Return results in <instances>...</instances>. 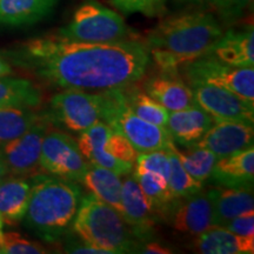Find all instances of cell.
<instances>
[{
    "instance_id": "cell-17",
    "label": "cell",
    "mask_w": 254,
    "mask_h": 254,
    "mask_svg": "<svg viewBox=\"0 0 254 254\" xmlns=\"http://www.w3.org/2000/svg\"><path fill=\"white\" fill-rule=\"evenodd\" d=\"M144 91L170 112L198 105L190 85L180 78L179 73L159 72L152 75L145 81Z\"/></svg>"
},
{
    "instance_id": "cell-28",
    "label": "cell",
    "mask_w": 254,
    "mask_h": 254,
    "mask_svg": "<svg viewBox=\"0 0 254 254\" xmlns=\"http://www.w3.org/2000/svg\"><path fill=\"white\" fill-rule=\"evenodd\" d=\"M41 113L30 107H8L0 110V146L18 138L39 119Z\"/></svg>"
},
{
    "instance_id": "cell-3",
    "label": "cell",
    "mask_w": 254,
    "mask_h": 254,
    "mask_svg": "<svg viewBox=\"0 0 254 254\" xmlns=\"http://www.w3.org/2000/svg\"><path fill=\"white\" fill-rule=\"evenodd\" d=\"M32 178V190L24 225L45 243H58L68 233L82 198L75 182L46 173Z\"/></svg>"
},
{
    "instance_id": "cell-29",
    "label": "cell",
    "mask_w": 254,
    "mask_h": 254,
    "mask_svg": "<svg viewBox=\"0 0 254 254\" xmlns=\"http://www.w3.org/2000/svg\"><path fill=\"white\" fill-rule=\"evenodd\" d=\"M173 150L183 167L193 179L200 184L208 182L214 165L219 159L213 152L195 146H190L187 147L186 152H182L178 150L176 145L173 146Z\"/></svg>"
},
{
    "instance_id": "cell-14",
    "label": "cell",
    "mask_w": 254,
    "mask_h": 254,
    "mask_svg": "<svg viewBox=\"0 0 254 254\" xmlns=\"http://www.w3.org/2000/svg\"><path fill=\"white\" fill-rule=\"evenodd\" d=\"M167 222L177 232L189 236H199L213 227V204L208 190H201L195 194L179 199Z\"/></svg>"
},
{
    "instance_id": "cell-22",
    "label": "cell",
    "mask_w": 254,
    "mask_h": 254,
    "mask_svg": "<svg viewBox=\"0 0 254 254\" xmlns=\"http://www.w3.org/2000/svg\"><path fill=\"white\" fill-rule=\"evenodd\" d=\"M193 249L202 254H252L254 238L240 237L224 227L213 226L196 236Z\"/></svg>"
},
{
    "instance_id": "cell-4",
    "label": "cell",
    "mask_w": 254,
    "mask_h": 254,
    "mask_svg": "<svg viewBox=\"0 0 254 254\" xmlns=\"http://www.w3.org/2000/svg\"><path fill=\"white\" fill-rule=\"evenodd\" d=\"M72 227L82 241L107 254L136 253L140 244L122 214L94 194L81 198Z\"/></svg>"
},
{
    "instance_id": "cell-21",
    "label": "cell",
    "mask_w": 254,
    "mask_h": 254,
    "mask_svg": "<svg viewBox=\"0 0 254 254\" xmlns=\"http://www.w3.org/2000/svg\"><path fill=\"white\" fill-rule=\"evenodd\" d=\"M32 178L7 176L0 182V217L9 224L21 221L27 211Z\"/></svg>"
},
{
    "instance_id": "cell-32",
    "label": "cell",
    "mask_w": 254,
    "mask_h": 254,
    "mask_svg": "<svg viewBox=\"0 0 254 254\" xmlns=\"http://www.w3.org/2000/svg\"><path fill=\"white\" fill-rule=\"evenodd\" d=\"M167 0H110V4L125 14L141 13L154 18L166 11Z\"/></svg>"
},
{
    "instance_id": "cell-25",
    "label": "cell",
    "mask_w": 254,
    "mask_h": 254,
    "mask_svg": "<svg viewBox=\"0 0 254 254\" xmlns=\"http://www.w3.org/2000/svg\"><path fill=\"white\" fill-rule=\"evenodd\" d=\"M81 183L91 190L92 194L101 201L112 206L120 213L122 209V176L109 168L90 165Z\"/></svg>"
},
{
    "instance_id": "cell-23",
    "label": "cell",
    "mask_w": 254,
    "mask_h": 254,
    "mask_svg": "<svg viewBox=\"0 0 254 254\" xmlns=\"http://www.w3.org/2000/svg\"><path fill=\"white\" fill-rule=\"evenodd\" d=\"M58 0H0V26H25L51 14Z\"/></svg>"
},
{
    "instance_id": "cell-2",
    "label": "cell",
    "mask_w": 254,
    "mask_h": 254,
    "mask_svg": "<svg viewBox=\"0 0 254 254\" xmlns=\"http://www.w3.org/2000/svg\"><path fill=\"white\" fill-rule=\"evenodd\" d=\"M224 33L220 21L206 11L172 14L148 32L145 45L159 72L179 73L204 56Z\"/></svg>"
},
{
    "instance_id": "cell-6",
    "label": "cell",
    "mask_w": 254,
    "mask_h": 254,
    "mask_svg": "<svg viewBox=\"0 0 254 254\" xmlns=\"http://www.w3.org/2000/svg\"><path fill=\"white\" fill-rule=\"evenodd\" d=\"M57 34L68 40L93 44L134 39V33L122 15L95 0H85L75 9L71 21L59 28Z\"/></svg>"
},
{
    "instance_id": "cell-36",
    "label": "cell",
    "mask_w": 254,
    "mask_h": 254,
    "mask_svg": "<svg viewBox=\"0 0 254 254\" xmlns=\"http://www.w3.org/2000/svg\"><path fill=\"white\" fill-rule=\"evenodd\" d=\"M237 236L254 238V211L238 215L222 226Z\"/></svg>"
},
{
    "instance_id": "cell-13",
    "label": "cell",
    "mask_w": 254,
    "mask_h": 254,
    "mask_svg": "<svg viewBox=\"0 0 254 254\" xmlns=\"http://www.w3.org/2000/svg\"><path fill=\"white\" fill-rule=\"evenodd\" d=\"M253 124L214 120L211 128L193 146L213 152L220 159L246 150L253 146Z\"/></svg>"
},
{
    "instance_id": "cell-31",
    "label": "cell",
    "mask_w": 254,
    "mask_h": 254,
    "mask_svg": "<svg viewBox=\"0 0 254 254\" xmlns=\"http://www.w3.org/2000/svg\"><path fill=\"white\" fill-rule=\"evenodd\" d=\"M134 165V172L157 173L164 177L168 182L171 165L167 150H158L139 153Z\"/></svg>"
},
{
    "instance_id": "cell-1",
    "label": "cell",
    "mask_w": 254,
    "mask_h": 254,
    "mask_svg": "<svg viewBox=\"0 0 254 254\" xmlns=\"http://www.w3.org/2000/svg\"><path fill=\"white\" fill-rule=\"evenodd\" d=\"M2 55L47 84L86 92L125 88L138 82L151 58L145 43L135 39L93 44L57 33L32 39Z\"/></svg>"
},
{
    "instance_id": "cell-12",
    "label": "cell",
    "mask_w": 254,
    "mask_h": 254,
    "mask_svg": "<svg viewBox=\"0 0 254 254\" xmlns=\"http://www.w3.org/2000/svg\"><path fill=\"white\" fill-rule=\"evenodd\" d=\"M120 214L139 243L154 239V227L158 219L146 200L134 176L126 174L122 187Z\"/></svg>"
},
{
    "instance_id": "cell-16",
    "label": "cell",
    "mask_w": 254,
    "mask_h": 254,
    "mask_svg": "<svg viewBox=\"0 0 254 254\" xmlns=\"http://www.w3.org/2000/svg\"><path fill=\"white\" fill-rule=\"evenodd\" d=\"M206 55L234 67H253V25L243 28H231L227 32H224Z\"/></svg>"
},
{
    "instance_id": "cell-26",
    "label": "cell",
    "mask_w": 254,
    "mask_h": 254,
    "mask_svg": "<svg viewBox=\"0 0 254 254\" xmlns=\"http://www.w3.org/2000/svg\"><path fill=\"white\" fill-rule=\"evenodd\" d=\"M41 103V92L33 81L12 74L0 77V110L8 107L34 109Z\"/></svg>"
},
{
    "instance_id": "cell-7",
    "label": "cell",
    "mask_w": 254,
    "mask_h": 254,
    "mask_svg": "<svg viewBox=\"0 0 254 254\" xmlns=\"http://www.w3.org/2000/svg\"><path fill=\"white\" fill-rule=\"evenodd\" d=\"M189 82H205L225 88L254 103V68L234 67L211 56H201L182 66Z\"/></svg>"
},
{
    "instance_id": "cell-40",
    "label": "cell",
    "mask_w": 254,
    "mask_h": 254,
    "mask_svg": "<svg viewBox=\"0 0 254 254\" xmlns=\"http://www.w3.org/2000/svg\"><path fill=\"white\" fill-rule=\"evenodd\" d=\"M9 74H13V67L9 60L2 53H0V77Z\"/></svg>"
},
{
    "instance_id": "cell-18",
    "label": "cell",
    "mask_w": 254,
    "mask_h": 254,
    "mask_svg": "<svg viewBox=\"0 0 254 254\" xmlns=\"http://www.w3.org/2000/svg\"><path fill=\"white\" fill-rule=\"evenodd\" d=\"M215 186L253 189L254 148L253 146L227 157L218 159L211 178Z\"/></svg>"
},
{
    "instance_id": "cell-15",
    "label": "cell",
    "mask_w": 254,
    "mask_h": 254,
    "mask_svg": "<svg viewBox=\"0 0 254 254\" xmlns=\"http://www.w3.org/2000/svg\"><path fill=\"white\" fill-rule=\"evenodd\" d=\"M111 132L112 128L103 120H100L93 126L80 132L77 140L79 150L90 165L109 168L124 177L132 172L133 165L124 163L107 151V140Z\"/></svg>"
},
{
    "instance_id": "cell-19",
    "label": "cell",
    "mask_w": 254,
    "mask_h": 254,
    "mask_svg": "<svg viewBox=\"0 0 254 254\" xmlns=\"http://www.w3.org/2000/svg\"><path fill=\"white\" fill-rule=\"evenodd\" d=\"M214 120L199 105L168 113L167 131L174 144L190 147L211 128Z\"/></svg>"
},
{
    "instance_id": "cell-41",
    "label": "cell",
    "mask_w": 254,
    "mask_h": 254,
    "mask_svg": "<svg viewBox=\"0 0 254 254\" xmlns=\"http://www.w3.org/2000/svg\"><path fill=\"white\" fill-rule=\"evenodd\" d=\"M8 176V171H7V167H6V165L4 163V160H2L1 155H0V182H1L4 178H6Z\"/></svg>"
},
{
    "instance_id": "cell-34",
    "label": "cell",
    "mask_w": 254,
    "mask_h": 254,
    "mask_svg": "<svg viewBox=\"0 0 254 254\" xmlns=\"http://www.w3.org/2000/svg\"><path fill=\"white\" fill-rule=\"evenodd\" d=\"M47 253L45 247L37 241L28 240L15 232L2 233L0 254H43Z\"/></svg>"
},
{
    "instance_id": "cell-20",
    "label": "cell",
    "mask_w": 254,
    "mask_h": 254,
    "mask_svg": "<svg viewBox=\"0 0 254 254\" xmlns=\"http://www.w3.org/2000/svg\"><path fill=\"white\" fill-rule=\"evenodd\" d=\"M213 204L214 226L222 227L238 215L254 209L253 189L217 186L208 190Z\"/></svg>"
},
{
    "instance_id": "cell-27",
    "label": "cell",
    "mask_w": 254,
    "mask_h": 254,
    "mask_svg": "<svg viewBox=\"0 0 254 254\" xmlns=\"http://www.w3.org/2000/svg\"><path fill=\"white\" fill-rule=\"evenodd\" d=\"M134 84L124 88L126 93L127 103H128L131 110L145 122L167 129L170 111L165 109L163 105L159 104L158 101H155L144 90L135 87Z\"/></svg>"
},
{
    "instance_id": "cell-5",
    "label": "cell",
    "mask_w": 254,
    "mask_h": 254,
    "mask_svg": "<svg viewBox=\"0 0 254 254\" xmlns=\"http://www.w3.org/2000/svg\"><path fill=\"white\" fill-rule=\"evenodd\" d=\"M101 120L125 138L139 153L168 150L173 139L166 128L145 122L133 112L124 88L100 92Z\"/></svg>"
},
{
    "instance_id": "cell-38",
    "label": "cell",
    "mask_w": 254,
    "mask_h": 254,
    "mask_svg": "<svg viewBox=\"0 0 254 254\" xmlns=\"http://www.w3.org/2000/svg\"><path fill=\"white\" fill-rule=\"evenodd\" d=\"M136 253H147V254H171L173 253V250L170 247L163 245L157 240H147L142 241L139 244Z\"/></svg>"
},
{
    "instance_id": "cell-33",
    "label": "cell",
    "mask_w": 254,
    "mask_h": 254,
    "mask_svg": "<svg viewBox=\"0 0 254 254\" xmlns=\"http://www.w3.org/2000/svg\"><path fill=\"white\" fill-rule=\"evenodd\" d=\"M252 5L253 0H213L209 7L215 12L221 24L232 25L243 18Z\"/></svg>"
},
{
    "instance_id": "cell-8",
    "label": "cell",
    "mask_w": 254,
    "mask_h": 254,
    "mask_svg": "<svg viewBox=\"0 0 254 254\" xmlns=\"http://www.w3.org/2000/svg\"><path fill=\"white\" fill-rule=\"evenodd\" d=\"M46 116L51 124L80 133L101 120V94L65 90L51 98Z\"/></svg>"
},
{
    "instance_id": "cell-42",
    "label": "cell",
    "mask_w": 254,
    "mask_h": 254,
    "mask_svg": "<svg viewBox=\"0 0 254 254\" xmlns=\"http://www.w3.org/2000/svg\"><path fill=\"white\" fill-rule=\"evenodd\" d=\"M2 227H4V220H2V218L0 217V233L2 232Z\"/></svg>"
},
{
    "instance_id": "cell-9",
    "label": "cell",
    "mask_w": 254,
    "mask_h": 254,
    "mask_svg": "<svg viewBox=\"0 0 254 254\" xmlns=\"http://www.w3.org/2000/svg\"><path fill=\"white\" fill-rule=\"evenodd\" d=\"M39 165L43 173L75 183H81L90 166L77 140L60 131H49L44 136Z\"/></svg>"
},
{
    "instance_id": "cell-43",
    "label": "cell",
    "mask_w": 254,
    "mask_h": 254,
    "mask_svg": "<svg viewBox=\"0 0 254 254\" xmlns=\"http://www.w3.org/2000/svg\"><path fill=\"white\" fill-rule=\"evenodd\" d=\"M1 237H2V232L0 233V244H1Z\"/></svg>"
},
{
    "instance_id": "cell-10",
    "label": "cell",
    "mask_w": 254,
    "mask_h": 254,
    "mask_svg": "<svg viewBox=\"0 0 254 254\" xmlns=\"http://www.w3.org/2000/svg\"><path fill=\"white\" fill-rule=\"evenodd\" d=\"M50 125L46 113H41L26 132L0 146V155L7 167L8 176L30 178L43 173L39 165L41 145Z\"/></svg>"
},
{
    "instance_id": "cell-30",
    "label": "cell",
    "mask_w": 254,
    "mask_h": 254,
    "mask_svg": "<svg viewBox=\"0 0 254 254\" xmlns=\"http://www.w3.org/2000/svg\"><path fill=\"white\" fill-rule=\"evenodd\" d=\"M173 146L174 144L167 150L171 165L168 186H170L171 192L173 193L174 196H177L178 199H184L200 192L204 189V184L198 183L186 172V170L183 167L179 158L173 150Z\"/></svg>"
},
{
    "instance_id": "cell-37",
    "label": "cell",
    "mask_w": 254,
    "mask_h": 254,
    "mask_svg": "<svg viewBox=\"0 0 254 254\" xmlns=\"http://www.w3.org/2000/svg\"><path fill=\"white\" fill-rule=\"evenodd\" d=\"M64 252L72 254H107L106 251L95 247L91 244L85 243V241L69 239L67 238L65 246H64Z\"/></svg>"
},
{
    "instance_id": "cell-35",
    "label": "cell",
    "mask_w": 254,
    "mask_h": 254,
    "mask_svg": "<svg viewBox=\"0 0 254 254\" xmlns=\"http://www.w3.org/2000/svg\"><path fill=\"white\" fill-rule=\"evenodd\" d=\"M106 148L113 157L124 161V163L131 164L134 166L139 152L133 147V145L127 140L125 136L119 134L118 132L112 129L109 136V140H107Z\"/></svg>"
},
{
    "instance_id": "cell-11",
    "label": "cell",
    "mask_w": 254,
    "mask_h": 254,
    "mask_svg": "<svg viewBox=\"0 0 254 254\" xmlns=\"http://www.w3.org/2000/svg\"><path fill=\"white\" fill-rule=\"evenodd\" d=\"M196 104L213 120L254 123V103L225 88L205 84L189 82Z\"/></svg>"
},
{
    "instance_id": "cell-24",
    "label": "cell",
    "mask_w": 254,
    "mask_h": 254,
    "mask_svg": "<svg viewBox=\"0 0 254 254\" xmlns=\"http://www.w3.org/2000/svg\"><path fill=\"white\" fill-rule=\"evenodd\" d=\"M133 176L140 186L155 218L158 220L167 221L174 206L179 201L171 192L167 180L160 174L152 172H134Z\"/></svg>"
},
{
    "instance_id": "cell-39",
    "label": "cell",
    "mask_w": 254,
    "mask_h": 254,
    "mask_svg": "<svg viewBox=\"0 0 254 254\" xmlns=\"http://www.w3.org/2000/svg\"><path fill=\"white\" fill-rule=\"evenodd\" d=\"M179 6H198V7H209L213 0H171Z\"/></svg>"
}]
</instances>
